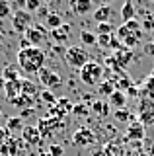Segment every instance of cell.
<instances>
[{
    "label": "cell",
    "instance_id": "41",
    "mask_svg": "<svg viewBox=\"0 0 154 156\" xmlns=\"http://www.w3.org/2000/svg\"><path fill=\"white\" fill-rule=\"evenodd\" d=\"M146 53L148 55H154V43H148L146 45Z\"/></svg>",
    "mask_w": 154,
    "mask_h": 156
},
{
    "label": "cell",
    "instance_id": "47",
    "mask_svg": "<svg viewBox=\"0 0 154 156\" xmlns=\"http://www.w3.org/2000/svg\"><path fill=\"white\" fill-rule=\"evenodd\" d=\"M150 2H154V0H150Z\"/></svg>",
    "mask_w": 154,
    "mask_h": 156
},
{
    "label": "cell",
    "instance_id": "42",
    "mask_svg": "<svg viewBox=\"0 0 154 156\" xmlns=\"http://www.w3.org/2000/svg\"><path fill=\"white\" fill-rule=\"evenodd\" d=\"M26 2H27V0H14V4H18V6H23V8H26Z\"/></svg>",
    "mask_w": 154,
    "mask_h": 156
},
{
    "label": "cell",
    "instance_id": "29",
    "mask_svg": "<svg viewBox=\"0 0 154 156\" xmlns=\"http://www.w3.org/2000/svg\"><path fill=\"white\" fill-rule=\"evenodd\" d=\"M96 33H98V35H113V26L109 22L107 23H98Z\"/></svg>",
    "mask_w": 154,
    "mask_h": 156
},
{
    "label": "cell",
    "instance_id": "18",
    "mask_svg": "<svg viewBox=\"0 0 154 156\" xmlns=\"http://www.w3.org/2000/svg\"><path fill=\"white\" fill-rule=\"evenodd\" d=\"M2 78L6 82H14V80H22L20 78V70H18L16 65H6L2 68Z\"/></svg>",
    "mask_w": 154,
    "mask_h": 156
},
{
    "label": "cell",
    "instance_id": "7",
    "mask_svg": "<svg viewBox=\"0 0 154 156\" xmlns=\"http://www.w3.org/2000/svg\"><path fill=\"white\" fill-rule=\"evenodd\" d=\"M37 78H39V82L45 86V90H55V88L62 86V78L57 74L55 70H51V68H41Z\"/></svg>",
    "mask_w": 154,
    "mask_h": 156
},
{
    "label": "cell",
    "instance_id": "33",
    "mask_svg": "<svg viewBox=\"0 0 154 156\" xmlns=\"http://www.w3.org/2000/svg\"><path fill=\"white\" fill-rule=\"evenodd\" d=\"M39 8H41V2H39V0H27V2H26V8H23V10H27L30 14H33V12H37Z\"/></svg>",
    "mask_w": 154,
    "mask_h": 156
},
{
    "label": "cell",
    "instance_id": "8",
    "mask_svg": "<svg viewBox=\"0 0 154 156\" xmlns=\"http://www.w3.org/2000/svg\"><path fill=\"white\" fill-rule=\"evenodd\" d=\"M72 143L76 146H90V144L96 143V135L88 127H80V129H76L74 135H72Z\"/></svg>",
    "mask_w": 154,
    "mask_h": 156
},
{
    "label": "cell",
    "instance_id": "9",
    "mask_svg": "<svg viewBox=\"0 0 154 156\" xmlns=\"http://www.w3.org/2000/svg\"><path fill=\"white\" fill-rule=\"evenodd\" d=\"M23 35H26V39L30 41L31 47H39L41 43L45 41V37H47V29L43 27V26H35V23H33V26L27 29Z\"/></svg>",
    "mask_w": 154,
    "mask_h": 156
},
{
    "label": "cell",
    "instance_id": "34",
    "mask_svg": "<svg viewBox=\"0 0 154 156\" xmlns=\"http://www.w3.org/2000/svg\"><path fill=\"white\" fill-rule=\"evenodd\" d=\"M144 92H146L148 100H154V78H148L144 84Z\"/></svg>",
    "mask_w": 154,
    "mask_h": 156
},
{
    "label": "cell",
    "instance_id": "5",
    "mask_svg": "<svg viewBox=\"0 0 154 156\" xmlns=\"http://www.w3.org/2000/svg\"><path fill=\"white\" fill-rule=\"evenodd\" d=\"M115 39L121 43V47H123V49H129V51H133V49L138 45V41H141V37L129 31V29L125 27V23L117 29V31H115Z\"/></svg>",
    "mask_w": 154,
    "mask_h": 156
},
{
    "label": "cell",
    "instance_id": "11",
    "mask_svg": "<svg viewBox=\"0 0 154 156\" xmlns=\"http://www.w3.org/2000/svg\"><path fill=\"white\" fill-rule=\"evenodd\" d=\"M22 139L26 140L30 146H37L41 143V133H39V129H37V125H23V129H22Z\"/></svg>",
    "mask_w": 154,
    "mask_h": 156
},
{
    "label": "cell",
    "instance_id": "43",
    "mask_svg": "<svg viewBox=\"0 0 154 156\" xmlns=\"http://www.w3.org/2000/svg\"><path fill=\"white\" fill-rule=\"evenodd\" d=\"M30 113H33V109H31V107H30V109H23V111H22V117H27Z\"/></svg>",
    "mask_w": 154,
    "mask_h": 156
},
{
    "label": "cell",
    "instance_id": "1",
    "mask_svg": "<svg viewBox=\"0 0 154 156\" xmlns=\"http://www.w3.org/2000/svg\"><path fill=\"white\" fill-rule=\"evenodd\" d=\"M45 58H47L45 51L39 47L20 49V53H18V66L26 74H39L41 68H45Z\"/></svg>",
    "mask_w": 154,
    "mask_h": 156
},
{
    "label": "cell",
    "instance_id": "20",
    "mask_svg": "<svg viewBox=\"0 0 154 156\" xmlns=\"http://www.w3.org/2000/svg\"><path fill=\"white\" fill-rule=\"evenodd\" d=\"M109 16H111V8L109 6H100V8L94 10V20L98 23H107Z\"/></svg>",
    "mask_w": 154,
    "mask_h": 156
},
{
    "label": "cell",
    "instance_id": "4",
    "mask_svg": "<svg viewBox=\"0 0 154 156\" xmlns=\"http://www.w3.org/2000/svg\"><path fill=\"white\" fill-rule=\"evenodd\" d=\"M10 18H12L14 31H18V33H26L27 29L33 26V14H30L27 10H23V8H18Z\"/></svg>",
    "mask_w": 154,
    "mask_h": 156
},
{
    "label": "cell",
    "instance_id": "24",
    "mask_svg": "<svg viewBox=\"0 0 154 156\" xmlns=\"http://www.w3.org/2000/svg\"><path fill=\"white\" fill-rule=\"evenodd\" d=\"M80 41H82V45H96V43H98V35H96L94 31L82 29V31H80Z\"/></svg>",
    "mask_w": 154,
    "mask_h": 156
},
{
    "label": "cell",
    "instance_id": "28",
    "mask_svg": "<svg viewBox=\"0 0 154 156\" xmlns=\"http://www.w3.org/2000/svg\"><path fill=\"white\" fill-rule=\"evenodd\" d=\"M8 131H22L23 125H22V117H10L8 119V125H6Z\"/></svg>",
    "mask_w": 154,
    "mask_h": 156
},
{
    "label": "cell",
    "instance_id": "12",
    "mask_svg": "<svg viewBox=\"0 0 154 156\" xmlns=\"http://www.w3.org/2000/svg\"><path fill=\"white\" fill-rule=\"evenodd\" d=\"M68 6L76 16H86L94 12V0H68Z\"/></svg>",
    "mask_w": 154,
    "mask_h": 156
},
{
    "label": "cell",
    "instance_id": "23",
    "mask_svg": "<svg viewBox=\"0 0 154 156\" xmlns=\"http://www.w3.org/2000/svg\"><path fill=\"white\" fill-rule=\"evenodd\" d=\"M45 22H47V27L53 31V29H59L62 26V16H61V14H57V12H49L45 16Z\"/></svg>",
    "mask_w": 154,
    "mask_h": 156
},
{
    "label": "cell",
    "instance_id": "46",
    "mask_svg": "<svg viewBox=\"0 0 154 156\" xmlns=\"http://www.w3.org/2000/svg\"><path fill=\"white\" fill-rule=\"evenodd\" d=\"M41 156H51V154H47V152H43V154H41Z\"/></svg>",
    "mask_w": 154,
    "mask_h": 156
},
{
    "label": "cell",
    "instance_id": "36",
    "mask_svg": "<svg viewBox=\"0 0 154 156\" xmlns=\"http://www.w3.org/2000/svg\"><path fill=\"white\" fill-rule=\"evenodd\" d=\"M111 43H113V35H98V45L109 47Z\"/></svg>",
    "mask_w": 154,
    "mask_h": 156
},
{
    "label": "cell",
    "instance_id": "17",
    "mask_svg": "<svg viewBox=\"0 0 154 156\" xmlns=\"http://www.w3.org/2000/svg\"><path fill=\"white\" fill-rule=\"evenodd\" d=\"M135 16H137L135 4L131 2V0H125V4L121 6V18H123V23H127V22H131V20H135Z\"/></svg>",
    "mask_w": 154,
    "mask_h": 156
},
{
    "label": "cell",
    "instance_id": "13",
    "mask_svg": "<svg viewBox=\"0 0 154 156\" xmlns=\"http://www.w3.org/2000/svg\"><path fill=\"white\" fill-rule=\"evenodd\" d=\"M72 107H74V105H72V101L68 100V98H61V100H57L55 107H53L51 117H62L65 113H70Z\"/></svg>",
    "mask_w": 154,
    "mask_h": 156
},
{
    "label": "cell",
    "instance_id": "16",
    "mask_svg": "<svg viewBox=\"0 0 154 156\" xmlns=\"http://www.w3.org/2000/svg\"><path fill=\"white\" fill-rule=\"evenodd\" d=\"M4 90H6V98L14 100V98L22 96V80H14V82H4Z\"/></svg>",
    "mask_w": 154,
    "mask_h": 156
},
{
    "label": "cell",
    "instance_id": "26",
    "mask_svg": "<svg viewBox=\"0 0 154 156\" xmlns=\"http://www.w3.org/2000/svg\"><path fill=\"white\" fill-rule=\"evenodd\" d=\"M12 104L16 105L18 109H30L33 105V100H30V98H26V96H18V98L12 100Z\"/></svg>",
    "mask_w": 154,
    "mask_h": 156
},
{
    "label": "cell",
    "instance_id": "40",
    "mask_svg": "<svg viewBox=\"0 0 154 156\" xmlns=\"http://www.w3.org/2000/svg\"><path fill=\"white\" fill-rule=\"evenodd\" d=\"M6 136H8V129H0V139H2L4 143H6V140H8Z\"/></svg>",
    "mask_w": 154,
    "mask_h": 156
},
{
    "label": "cell",
    "instance_id": "19",
    "mask_svg": "<svg viewBox=\"0 0 154 156\" xmlns=\"http://www.w3.org/2000/svg\"><path fill=\"white\" fill-rule=\"evenodd\" d=\"M125 101H127V96H125L123 90H115L111 96H109V104H111L115 109H123Z\"/></svg>",
    "mask_w": 154,
    "mask_h": 156
},
{
    "label": "cell",
    "instance_id": "6",
    "mask_svg": "<svg viewBox=\"0 0 154 156\" xmlns=\"http://www.w3.org/2000/svg\"><path fill=\"white\" fill-rule=\"evenodd\" d=\"M61 127H65V123H62V117H41L39 123H37V129H39L41 136H51L53 131L55 129H61Z\"/></svg>",
    "mask_w": 154,
    "mask_h": 156
},
{
    "label": "cell",
    "instance_id": "31",
    "mask_svg": "<svg viewBox=\"0 0 154 156\" xmlns=\"http://www.w3.org/2000/svg\"><path fill=\"white\" fill-rule=\"evenodd\" d=\"M12 16V6H10V0H0V20Z\"/></svg>",
    "mask_w": 154,
    "mask_h": 156
},
{
    "label": "cell",
    "instance_id": "22",
    "mask_svg": "<svg viewBox=\"0 0 154 156\" xmlns=\"http://www.w3.org/2000/svg\"><path fill=\"white\" fill-rule=\"evenodd\" d=\"M115 61H117V65L119 66H125V65H129L131 62V58H133V51H129V49H119L117 53H115Z\"/></svg>",
    "mask_w": 154,
    "mask_h": 156
},
{
    "label": "cell",
    "instance_id": "15",
    "mask_svg": "<svg viewBox=\"0 0 154 156\" xmlns=\"http://www.w3.org/2000/svg\"><path fill=\"white\" fill-rule=\"evenodd\" d=\"M142 136H144V125L141 123V121H135V123L129 125L127 139H131V140H142Z\"/></svg>",
    "mask_w": 154,
    "mask_h": 156
},
{
    "label": "cell",
    "instance_id": "25",
    "mask_svg": "<svg viewBox=\"0 0 154 156\" xmlns=\"http://www.w3.org/2000/svg\"><path fill=\"white\" fill-rule=\"evenodd\" d=\"M0 152H2V154H8V156H16V152H18L16 140H14V139H8L6 143L0 146Z\"/></svg>",
    "mask_w": 154,
    "mask_h": 156
},
{
    "label": "cell",
    "instance_id": "21",
    "mask_svg": "<svg viewBox=\"0 0 154 156\" xmlns=\"http://www.w3.org/2000/svg\"><path fill=\"white\" fill-rule=\"evenodd\" d=\"M37 94H39V90H37V86L33 84L31 80H22V96L30 98V100H33Z\"/></svg>",
    "mask_w": 154,
    "mask_h": 156
},
{
    "label": "cell",
    "instance_id": "37",
    "mask_svg": "<svg viewBox=\"0 0 154 156\" xmlns=\"http://www.w3.org/2000/svg\"><path fill=\"white\" fill-rule=\"evenodd\" d=\"M70 113H74V115H88L90 113V111L88 109H86V105H82V104H76L74 107H72V111H70Z\"/></svg>",
    "mask_w": 154,
    "mask_h": 156
},
{
    "label": "cell",
    "instance_id": "44",
    "mask_svg": "<svg viewBox=\"0 0 154 156\" xmlns=\"http://www.w3.org/2000/svg\"><path fill=\"white\" fill-rule=\"evenodd\" d=\"M102 2L105 4V6H107V4H111V2H113V0H102Z\"/></svg>",
    "mask_w": 154,
    "mask_h": 156
},
{
    "label": "cell",
    "instance_id": "14",
    "mask_svg": "<svg viewBox=\"0 0 154 156\" xmlns=\"http://www.w3.org/2000/svg\"><path fill=\"white\" fill-rule=\"evenodd\" d=\"M49 35H51V39L55 43H65L66 39L70 37V26H68V23H62L59 29H53V31H49Z\"/></svg>",
    "mask_w": 154,
    "mask_h": 156
},
{
    "label": "cell",
    "instance_id": "39",
    "mask_svg": "<svg viewBox=\"0 0 154 156\" xmlns=\"http://www.w3.org/2000/svg\"><path fill=\"white\" fill-rule=\"evenodd\" d=\"M92 109L96 111V113H100V115H102V109H103V101H96V104L92 105Z\"/></svg>",
    "mask_w": 154,
    "mask_h": 156
},
{
    "label": "cell",
    "instance_id": "27",
    "mask_svg": "<svg viewBox=\"0 0 154 156\" xmlns=\"http://www.w3.org/2000/svg\"><path fill=\"white\" fill-rule=\"evenodd\" d=\"M115 90H117V88H115V82H102V84L98 86V92L103 94V96H111Z\"/></svg>",
    "mask_w": 154,
    "mask_h": 156
},
{
    "label": "cell",
    "instance_id": "2",
    "mask_svg": "<svg viewBox=\"0 0 154 156\" xmlns=\"http://www.w3.org/2000/svg\"><path fill=\"white\" fill-rule=\"evenodd\" d=\"M80 80L88 86H100L103 80V68L100 62L96 61H90L80 68Z\"/></svg>",
    "mask_w": 154,
    "mask_h": 156
},
{
    "label": "cell",
    "instance_id": "3",
    "mask_svg": "<svg viewBox=\"0 0 154 156\" xmlns=\"http://www.w3.org/2000/svg\"><path fill=\"white\" fill-rule=\"evenodd\" d=\"M65 61L74 68H82L86 62H90V55H88V51H86L84 47L72 45V47H68L65 51Z\"/></svg>",
    "mask_w": 154,
    "mask_h": 156
},
{
    "label": "cell",
    "instance_id": "35",
    "mask_svg": "<svg viewBox=\"0 0 154 156\" xmlns=\"http://www.w3.org/2000/svg\"><path fill=\"white\" fill-rule=\"evenodd\" d=\"M115 119L117 121H127V119H131V113H129L127 109H115Z\"/></svg>",
    "mask_w": 154,
    "mask_h": 156
},
{
    "label": "cell",
    "instance_id": "45",
    "mask_svg": "<svg viewBox=\"0 0 154 156\" xmlns=\"http://www.w3.org/2000/svg\"><path fill=\"white\" fill-rule=\"evenodd\" d=\"M39 2H41V4H43V2H51V0H39Z\"/></svg>",
    "mask_w": 154,
    "mask_h": 156
},
{
    "label": "cell",
    "instance_id": "30",
    "mask_svg": "<svg viewBox=\"0 0 154 156\" xmlns=\"http://www.w3.org/2000/svg\"><path fill=\"white\" fill-rule=\"evenodd\" d=\"M125 27H127L131 33H135V35L141 37V29H142V23H141V22H137V20H131V22L125 23Z\"/></svg>",
    "mask_w": 154,
    "mask_h": 156
},
{
    "label": "cell",
    "instance_id": "32",
    "mask_svg": "<svg viewBox=\"0 0 154 156\" xmlns=\"http://www.w3.org/2000/svg\"><path fill=\"white\" fill-rule=\"evenodd\" d=\"M47 154H51V156H62V154H65V148H62L61 144L53 143V144H49V150H47Z\"/></svg>",
    "mask_w": 154,
    "mask_h": 156
},
{
    "label": "cell",
    "instance_id": "10",
    "mask_svg": "<svg viewBox=\"0 0 154 156\" xmlns=\"http://www.w3.org/2000/svg\"><path fill=\"white\" fill-rule=\"evenodd\" d=\"M138 117H141L142 125H150L154 123V101L152 100H142L141 107H138Z\"/></svg>",
    "mask_w": 154,
    "mask_h": 156
},
{
    "label": "cell",
    "instance_id": "38",
    "mask_svg": "<svg viewBox=\"0 0 154 156\" xmlns=\"http://www.w3.org/2000/svg\"><path fill=\"white\" fill-rule=\"evenodd\" d=\"M39 96H41V100H43V101H49V104H57V100H55V96H53V92H51V90H43Z\"/></svg>",
    "mask_w": 154,
    "mask_h": 156
}]
</instances>
